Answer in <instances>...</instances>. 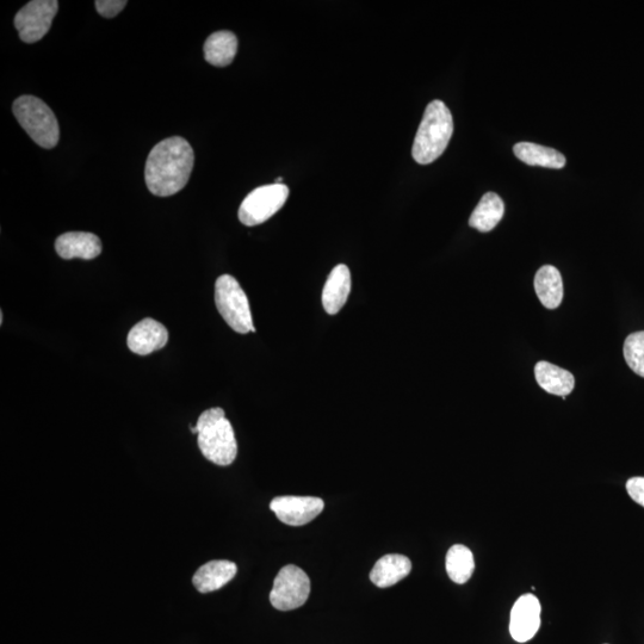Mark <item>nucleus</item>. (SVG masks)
Returning a JSON list of instances; mask_svg holds the SVG:
<instances>
[{
  "label": "nucleus",
  "mask_w": 644,
  "mask_h": 644,
  "mask_svg": "<svg viewBox=\"0 0 644 644\" xmlns=\"http://www.w3.org/2000/svg\"><path fill=\"white\" fill-rule=\"evenodd\" d=\"M195 163V153L181 136L165 139L146 161L145 179L148 190L159 197H169L188 184Z\"/></svg>",
  "instance_id": "obj_1"
},
{
  "label": "nucleus",
  "mask_w": 644,
  "mask_h": 644,
  "mask_svg": "<svg viewBox=\"0 0 644 644\" xmlns=\"http://www.w3.org/2000/svg\"><path fill=\"white\" fill-rule=\"evenodd\" d=\"M197 443L206 460L227 467L238 455V444L232 424L222 408H210L201 414L197 424Z\"/></svg>",
  "instance_id": "obj_2"
},
{
  "label": "nucleus",
  "mask_w": 644,
  "mask_h": 644,
  "mask_svg": "<svg viewBox=\"0 0 644 644\" xmlns=\"http://www.w3.org/2000/svg\"><path fill=\"white\" fill-rule=\"evenodd\" d=\"M454 133V120L451 111L442 101H432L425 110L416 139L412 156L420 165L433 163L442 156Z\"/></svg>",
  "instance_id": "obj_3"
},
{
  "label": "nucleus",
  "mask_w": 644,
  "mask_h": 644,
  "mask_svg": "<svg viewBox=\"0 0 644 644\" xmlns=\"http://www.w3.org/2000/svg\"><path fill=\"white\" fill-rule=\"evenodd\" d=\"M12 111L22 128L37 145L47 150L58 145L60 128L57 117L40 98L34 96L17 98Z\"/></svg>",
  "instance_id": "obj_4"
},
{
  "label": "nucleus",
  "mask_w": 644,
  "mask_h": 644,
  "mask_svg": "<svg viewBox=\"0 0 644 644\" xmlns=\"http://www.w3.org/2000/svg\"><path fill=\"white\" fill-rule=\"evenodd\" d=\"M215 303L221 317L240 334L256 332L249 299L234 277L220 276L215 283Z\"/></svg>",
  "instance_id": "obj_5"
},
{
  "label": "nucleus",
  "mask_w": 644,
  "mask_h": 644,
  "mask_svg": "<svg viewBox=\"0 0 644 644\" xmlns=\"http://www.w3.org/2000/svg\"><path fill=\"white\" fill-rule=\"evenodd\" d=\"M289 188L284 184L264 185L252 191L239 208V220L245 226H258L272 218L286 204Z\"/></svg>",
  "instance_id": "obj_6"
},
{
  "label": "nucleus",
  "mask_w": 644,
  "mask_h": 644,
  "mask_svg": "<svg viewBox=\"0 0 644 644\" xmlns=\"http://www.w3.org/2000/svg\"><path fill=\"white\" fill-rule=\"evenodd\" d=\"M311 594V580L301 568L283 567L274 581L270 603L276 610L291 611L305 605Z\"/></svg>",
  "instance_id": "obj_7"
},
{
  "label": "nucleus",
  "mask_w": 644,
  "mask_h": 644,
  "mask_svg": "<svg viewBox=\"0 0 644 644\" xmlns=\"http://www.w3.org/2000/svg\"><path fill=\"white\" fill-rule=\"evenodd\" d=\"M57 0H33L15 17V27L21 40L35 43L43 39L52 27L55 15L58 14Z\"/></svg>",
  "instance_id": "obj_8"
},
{
  "label": "nucleus",
  "mask_w": 644,
  "mask_h": 644,
  "mask_svg": "<svg viewBox=\"0 0 644 644\" xmlns=\"http://www.w3.org/2000/svg\"><path fill=\"white\" fill-rule=\"evenodd\" d=\"M324 500L315 497H277L270 509L283 524L302 526L311 523L324 511Z\"/></svg>",
  "instance_id": "obj_9"
},
{
  "label": "nucleus",
  "mask_w": 644,
  "mask_h": 644,
  "mask_svg": "<svg viewBox=\"0 0 644 644\" xmlns=\"http://www.w3.org/2000/svg\"><path fill=\"white\" fill-rule=\"evenodd\" d=\"M541 627V604L534 594H524L511 611L510 633L512 639L524 643L534 639Z\"/></svg>",
  "instance_id": "obj_10"
},
{
  "label": "nucleus",
  "mask_w": 644,
  "mask_h": 644,
  "mask_svg": "<svg viewBox=\"0 0 644 644\" xmlns=\"http://www.w3.org/2000/svg\"><path fill=\"white\" fill-rule=\"evenodd\" d=\"M169 342V332L164 325L153 319H144L128 334V348L136 355L147 356L163 349Z\"/></svg>",
  "instance_id": "obj_11"
},
{
  "label": "nucleus",
  "mask_w": 644,
  "mask_h": 644,
  "mask_svg": "<svg viewBox=\"0 0 644 644\" xmlns=\"http://www.w3.org/2000/svg\"><path fill=\"white\" fill-rule=\"evenodd\" d=\"M55 250L63 259H95L102 252V243L97 235L85 232H68L55 241Z\"/></svg>",
  "instance_id": "obj_12"
},
{
  "label": "nucleus",
  "mask_w": 644,
  "mask_h": 644,
  "mask_svg": "<svg viewBox=\"0 0 644 644\" xmlns=\"http://www.w3.org/2000/svg\"><path fill=\"white\" fill-rule=\"evenodd\" d=\"M351 291V272L348 266L340 264L328 276L324 291H322V305L327 314L336 315L345 306Z\"/></svg>",
  "instance_id": "obj_13"
},
{
  "label": "nucleus",
  "mask_w": 644,
  "mask_h": 644,
  "mask_svg": "<svg viewBox=\"0 0 644 644\" xmlns=\"http://www.w3.org/2000/svg\"><path fill=\"white\" fill-rule=\"evenodd\" d=\"M238 567L234 562L227 560H214L197 569L193 584L200 593H210L226 586L235 575Z\"/></svg>",
  "instance_id": "obj_14"
},
{
  "label": "nucleus",
  "mask_w": 644,
  "mask_h": 644,
  "mask_svg": "<svg viewBox=\"0 0 644 644\" xmlns=\"http://www.w3.org/2000/svg\"><path fill=\"white\" fill-rule=\"evenodd\" d=\"M411 571L412 562L408 557L389 554L376 562L373 571L370 573V579L377 587L387 588L408 577Z\"/></svg>",
  "instance_id": "obj_15"
},
{
  "label": "nucleus",
  "mask_w": 644,
  "mask_h": 644,
  "mask_svg": "<svg viewBox=\"0 0 644 644\" xmlns=\"http://www.w3.org/2000/svg\"><path fill=\"white\" fill-rule=\"evenodd\" d=\"M535 375L538 385L546 392L566 396L573 392L575 386L574 376L569 371L556 367L548 362H538L535 367Z\"/></svg>",
  "instance_id": "obj_16"
},
{
  "label": "nucleus",
  "mask_w": 644,
  "mask_h": 644,
  "mask_svg": "<svg viewBox=\"0 0 644 644\" xmlns=\"http://www.w3.org/2000/svg\"><path fill=\"white\" fill-rule=\"evenodd\" d=\"M237 51V36L227 30L210 35L204 43V58L210 65L216 67L231 65Z\"/></svg>",
  "instance_id": "obj_17"
},
{
  "label": "nucleus",
  "mask_w": 644,
  "mask_h": 644,
  "mask_svg": "<svg viewBox=\"0 0 644 644\" xmlns=\"http://www.w3.org/2000/svg\"><path fill=\"white\" fill-rule=\"evenodd\" d=\"M535 289L538 299L548 309H556L563 300V282L560 271L553 265H544L537 271Z\"/></svg>",
  "instance_id": "obj_18"
},
{
  "label": "nucleus",
  "mask_w": 644,
  "mask_h": 644,
  "mask_svg": "<svg viewBox=\"0 0 644 644\" xmlns=\"http://www.w3.org/2000/svg\"><path fill=\"white\" fill-rule=\"evenodd\" d=\"M505 204L501 198L494 193H487L482 196L469 219V226L482 233L491 232L503 220Z\"/></svg>",
  "instance_id": "obj_19"
},
{
  "label": "nucleus",
  "mask_w": 644,
  "mask_h": 644,
  "mask_svg": "<svg viewBox=\"0 0 644 644\" xmlns=\"http://www.w3.org/2000/svg\"><path fill=\"white\" fill-rule=\"evenodd\" d=\"M513 153L519 160L530 166L559 170L566 165V157L562 153L554 148L532 144V142H519L513 147Z\"/></svg>",
  "instance_id": "obj_20"
},
{
  "label": "nucleus",
  "mask_w": 644,
  "mask_h": 644,
  "mask_svg": "<svg viewBox=\"0 0 644 644\" xmlns=\"http://www.w3.org/2000/svg\"><path fill=\"white\" fill-rule=\"evenodd\" d=\"M445 567L449 578L455 584L463 585L473 577L475 571V561L472 550L462 544L452 546L445 560Z\"/></svg>",
  "instance_id": "obj_21"
},
{
  "label": "nucleus",
  "mask_w": 644,
  "mask_h": 644,
  "mask_svg": "<svg viewBox=\"0 0 644 644\" xmlns=\"http://www.w3.org/2000/svg\"><path fill=\"white\" fill-rule=\"evenodd\" d=\"M624 358L635 374L644 377V331L630 334L625 339Z\"/></svg>",
  "instance_id": "obj_22"
},
{
  "label": "nucleus",
  "mask_w": 644,
  "mask_h": 644,
  "mask_svg": "<svg viewBox=\"0 0 644 644\" xmlns=\"http://www.w3.org/2000/svg\"><path fill=\"white\" fill-rule=\"evenodd\" d=\"M126 5V0H97L96 9L103 17L113 18L119 15Z\"/></svg>",
  "instance_id": "obj_23"
},
{
  "label": "nucleus",
  "mask_w": 644,
  "mask_h": 644,
  "mask_svg": "<svg viewBox=\"0 0 644 644\" xmlns=\"http://www.w3.org/2000/svg\"><path fill=\"white\" fill-rule=\"evenodd\" d=\"M627 492L635 503L644 507V478L636 476L627 482Z\"/></svg>",
  "instance_id": "obj_24"
}]
</instances>
